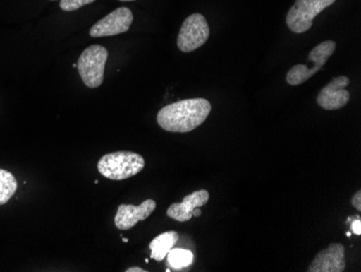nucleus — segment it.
Returning a JSON list of instances; mask_svg holds the SVG:
<instances>
[{"label":"nucleus","mask_w":361,"mask_h":272,"mask_svg":"<svg viewBox=\"0 0 361 272\" xmlns=\"http://www.w3.org/2000/svg\"><path fill=\"white\" fill-rule=\"evenodd\" d=\"M210 112L211 103L207 99H186L162 107L157 123L169 133H190L204 123Z\"/></svg>","instance_id":"f257e3e1"},{"label":"nucleus","mask_w":361,"mask_h":272,"mask_svg":"<svg viewBox=\"0 0 361 272\" xmlns=\"http://www.w3.org/2000/svg\"><path fill=\"white\" fill-rule=\"evenodd\" d=\"M144 158L130 151L113 152L105 154L97 163V170L111 180H125L133 177L143 170Z\"/></svg>","instance_id":"f03ea898"},{"label":"nucleus","mask_w":361,"mask_h":272,"mask_svg":"<svg viewBox=\"0 0 361 272\" xmlns=\"http://www.w3.org/2000/svg\"><path fill=\"white\" fill-rule=\"evenodd\" d=\"M107 58L109 52L101 45L88 47L79 57L77 69L82 82L88 88H97L103 84Z\"/></svg>","instance_id":"7ed1b4c3"},{"label":"nucleus","mask_w":361,"mask_h":272,"mask_svg":"<svg viewBox=\"0 0 361 272\" xmlns=\"http://www.w3.org/2000/svg\"><path fill=\"white\" fill-rule=\"evenodd\" d=\"M336 49V42H332V40H326V42L317 45L310 52L307 58L308 62L313 63V66L307 68L305 64H297L290 69L287 77H286L288 84L291 86H299V85L307 82L310 77L314 76L316 73L324 69V64L328 62Z\"/></svg>","instance_id":"20e7f679"},{"label":"nucleus","mask_w":361,"mask_h":272,"mask_svg":"<svg viewBox=\"0 0 361 272\" xmlns=\"http://www.w3.org/2000/svg\"><path fill=\"white\" fill-rule=\"evenodd\" d=\"M336 0H297L288 12V28L293 33L303 34L313 26L314 19Z\"/></svg>","instance_id":"39448f33"},{"label":"nucleus","mask_w":361,"mask_h":272,"mask_svg":"<svg viewBox=\"0 0 361 272\" xmlns=\"http://www.w3.org/2000/svg\"><path fill=\"white\" fill-rule=\"evenodd\" d=\"M210 28L206 18L200 13H194L186 18L178 36V49L182 52H195L208 42Z\"/></svg>","instance_id":"423d86ee"},{"label":"nucleus","mask_w":361,"mask_h":272,"mask_svg":"<svg viewBox=\"0 0 361 272\" xmlns=\"http://www.w3.org/2000/svg\"><path fill=\"white\" fill-rule=\"evenodd\" d=\"M133 22V11L129 8L121 7L114 10L106 17L97 22L90 28L91 37H109L126 33Z\"/></svg>","instance_id":"0eeeda50"},{"label":"nucleus","mask_w":361,"mask_h":272,"mask_svg":"<svg viewBox=\"0 0 361 272\" xmlns=\"http://www.w3.org/2000/svg\"><path fill=\"white\" fill-rule=\"evenodd\" d=\"M350 85L348 76H338L322 89L317 97L318 105L328 111L342 109L350 102V93L346 89Z\"/></svg>","instance_id":"6e6552de"},{"label":"nucleus","mask_w":361,"mask_h":272,"mask_svg":"<svg viewBox=\"0 0 361 272\" xmlns=\"http://www.w3.org/2000/svg\"><path fill=\"white\" fill-rule=\"evenodd\" d=\"M346 268L345 247L341 243H332L317 254L308 266V272H343Z\"/></svg>","instance_id":"1a4fd4ad"},{"label":"nucleus","mask_w":361,"mask_h":272,"mask_svg":"<svg viewBox=\"0 0 361 272\" xmlns=\"http://www.w3.org/2000/svg\"><path fill=\"white\" fill-rule=\"evenodd\" d=\"M156 210V202L154 200H146L139 206L135 205H119L115 216V226L119 230H129L137 226L139 221L149 218Z\"/></svg>","instance_id":"9d476101"},{"label":"nucleus","mask_w":361,"mask_h":272,"mask_svg":"<svg viewBox=\"0 0 361 272\" xmlns=\"http://www.w3.org/2000/svg\"><path fill=\"white\" fill-rule=\"evenodd\" d=\"M209 192L207 190L195 191L188 194L180 203H173L167 211V216L173 220L185 223L192 218L195 208H200L208 203Z\"/></svg>","instance_id":"9b49d317"},{"label":"nucleus","mask_w":361,"mask_h":272,"mask_svg":"<svg viewBox=\"0 0 361 272\" xmlns=\"http://www.w3.org/2000/svg\"><path fill=\"white\" fill-rule=\"evenodd\" d=\"M178 239L180 235L176 231H167L156 237L149 244L152 259L156 261H164L170 249H173L174 245L178 243Z\"/></svg>","instance_id":"f8f14e48"},{"label":"nucleus","mask_w":361,"mask_h":272,"mask_svg":"<svg viewBox=\"0 0 361 272\" xmlns=\"http://www.w3.org/2000/svg\"><path fill=\"white\" fill-rule=\"evenodd\" d=\"M18 189V182L11 172L0 168V205L9 202Z\"/></svg>","instance_id":"ddd939ff"},{"label":"nucleus","mask_w":361,"mask_h":272,"mask_svg":"<svg viewBox=\"0 0 361 272\" xmlns=\"http://www.w3.org/2000/svg\"><path fill=\"white\" fill-rule=\"evenodd\" d=\"M168 261L174 269H182L192 265L194 255L188 249H171L168 253Z\"/></svg>","instance_id":"4468645a"},{"label":"nucleus","mask_w":361,"mask_h":272,"mask_svg":"<svg viewBox=\"0 0 361 272\" xmlns=\"http://www.w3.org/2000/svg\"><path fill=\"white\" fill-rule=\"evenodd\" d=\"M94 1L95 0H61L60 8L64 11H75Z\"/></svg>","instance_id":"2eb2a0df"},{"label":"nucleus","mask_w":361,"mask_h":272,"mask_svg":"<svg viewBox=\"0 0 361 272\" xmlns=\"http://www.w3.org/2000/svg\"><path fill=\"white\" fill-rule=\"evenodd\" d=\"M352 205L358 212L361 211V191H357L356 194L353 196Z\"/></svg>","instance_id":"dca6fc26"},{"label":"nucleus","mask_w":361,"mask_h":272,"mask_svg":"<svg viewBox=\"0 0 361 272\" xmlns=\"http://www.w3.org/2000/svg\"><path fill=\"white\" fill-rule=\"evenodd\" d=\"M354 221L352 223V231L356 235H361V219L360 217H355Z\"/></svg>","instance_id":"f3484780"},{"label":"nucleus","mask_w":361,"mask_h":272,"mask_svg":"<svg viewBox=\"0 0 361 272\" xmlns=\"http://www.w3.org/2000/svg\"><path fill=\"white\" fill-rule=\"evenodd\" d=\"M147 270L142 269L139 267H131L129 269L126 270V272H146Z\"/></svg>","instance_id":"a211bd4d"},{"label":"nucleus","mask_w":361,"mask_h":272,"mask_svg":"<svg viewBox=\"0 0 361 272\" xmlns=\"http://www.w3.org/2000/svg\"><path fill=\"white\" fill-rule=\"evenodd\" d=\"M200 215H202V211L195 208L194 212H192V217H198Z\"/></svg>","instance_id":"6ab92c4d"},{"label":"nucleus","mask_w":361,"mask_h":272,"mask_svg":"<svg viewBox=\"0 0 361 272\" xmlns=\"http://www.w3.org/2000/svg\"><path fill=\"white\" fill-rule=\"evenodd\" d=\"M119 1H135V0H119Z\"/></svg>","instance_id":"aec40b11"},{"label":"nucleus","mask_w":361,"mask_h":272,"mask_svg":"<svg viewBox=\"0 0 361 272\" xmlns=\"http://www.w3.org/2000/svg\"><path fill=\"white\" fill-rule=\"evenodd\" d=\"M73 68H77V63H74V64H73Z\"/></svg>","instance_id":"412c9836"},{"label":"nucleus","mask_w":361,"mask_h":272,"mask_svg":"<svg viewBox=\"0 0 361 272\" xmlns=\"http://www.w3.org/2000/svg\"><path fill=\"white\" fill-rule=\"evenodd\" d=\"M51 1H54V0H51Z\"/></svg>","instance_id":"4be33fe9"}]
</instances>
